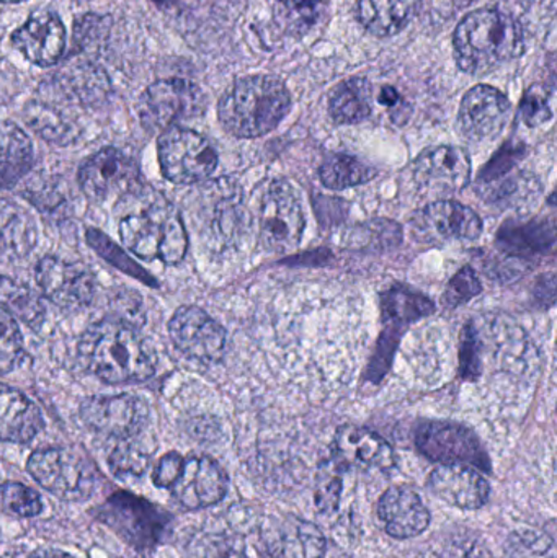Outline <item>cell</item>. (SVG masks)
I'll return each mask as SVG.
<instances>
[{
  "instance_id": "cell-34",
  "label": "cell",
  "mask_w": 557,
  "mask_h": 558,
  "mask_svg": "<svg viewBox=\"0 0 557 558\" xmlns=\"http://www.w3.org/2000/svg\"><path fill=\"white\" fill-rule=\"evenodd\" d=\"M190 558H244V539L238 534L198 533L186 544Z\"/></svg>"
},
{
  "instance_id": "cell-6",
  "label": "cell",
  "mask_w": 557,
  "mask_h": 558,
  "mask_svg": "<svg viewBox=\"0 0 557 558\" xmlns=\"http://www.w3.org/2000/svg\"><path fill=\"white\" fill-rule=\"evenodd\" d=\"M26 469L45 490L64 501L87 500L98 484L97 468L74 449H38Z\"/></svg>"
},
{
  "instance_id": "cell-44",
  "label": "cell",
  "mask_w": 557,
  "mask_h": 558,
  "mask_svg": "<svg viewBox=\"0 0 557 558\" xmlns=\"http://www.w3.org/2000/svg\"><path fill=\"white\" fill-rule=\"evenodd\" d=\"M183 458L179 452H169L160 458L159 464L153 472V482L160 488H170V485L179 477Z\"/></svg>"
},
{
  "instance_id": "cell-18",
  "label": "cell",
  "mask_w": 557,
  "mask_h": 558,
  "mask_svg": "<svg viewBox=\"0 0 557 558\" xmlns=\"http://www.w3.org/2000/svg\"><path fill=\"white\" fill-rule=\"evenodd\" d=\"M510 114V101L491 85H476L463 97L460 107V130L474 143L494 140L502 133Z\"/></svg>"
},
{
  "instance_id": "cell-22",
  "label": "cell",
  "mask_w": 557,
  "mask_h": 558,
  "mask_svg": "<svg viewBox=\"0 0 557 558\" xmlns=\"http://www.w3.org/2000/svg\"><path fill=\"white\" fill-rule=\"evenodd\" d=\"M12 45L32 64L48 68L64 54L65 29L52 13H39L26 20L12 35Z\"/></svg>"
},
{
  "instance_id": "cell-10",
  "label": "cell",
  "mask_w": 557,
  "mask_h": 558,
  "mask_svg": "<svg viewBox=\"0 0 557 558\" xmlns=\"http://www.w3.org/2000/svg\"><path fill=\"white\" fill-rule=\"evenodd\" d=\"M419 451L441 465H470L491 472V459L477 436L458 423L431 422L415 435Z\"/></svg>"
},
{
  "instance_id": "cell-41",
  "label": "cell",
  "mask_w": 557,
  "mask_h": 558,
  "mask_svg": "<svg viewBox=\"0 0 557 558\" xmlns=\"http://www.w3.org/2000/svg\"><path fill=\"white\" fill-rule=\"evenodd\" d=\"M520 114H522V120L525 121L526 126L532 128L552 120L553 113L546 90L540 87L530 88L523 97Z\"/></svg>"
},
{
  "instance_id": "cell-11",
  "label": "cell",
  "mask_w": 557,
  "mask_h": 558,
  "mask_svg": "<svg viewBox=\"0 0 557 558\" xmlns=\"http://www.w3.org/2000/svg\"><path fill=\"white\" fill-rule=\"evenodd\" d=\"M78 185L92 202L136 195L141 190L140 169L121 150L108 147L88 157L78 169Z\"/></svg>"
},
{
  "instance_id": "cell-16",
  "label": "cell",
  "mask_w": 557,
  "mask_h": 558,
  "mask_svg": "<svg viewBox=\"0 0 557 558\" xmlns=\"http://www.w3.org/2000/svg\"><path fill=\"white\" fill-rule=\"evenodd\" d=\"M262 543L270 558H326L323 531L294 514L268 518L262 526Z\"/></svg>"
},
{
  "instance_id": "cell-3",
  "label": "cell",
  "mask_w": 557,
  "mask_h": 558,
  "mask_svg": "<svg viewBox=\"0 0 557 558\" xmlns=\"http://www.w3.org/2000/svg\"><path fill=\"white\" fill-rule=\"evenodd\" d=\"M291 108L287 85L270 75L239 78L222 95L218 117L235 137H261L274 131Z\"/></svg>"
},
{
  "instance_id": "cell-5",
  "label": "cell",
  "mask_w": 557,
  "mask_h": 558,
  "mask_svg": "<svg viewBox=\"0 0 557 558\" xmlns=\"http://www.w3.org/2000/svg\"><path fill=\"white\" fill-rule=\"evenodd\" d=\"M94 517L137 550L159 546L172 527V517L167 511L128 492L111 495Z\"/></svg>"
},
{
  "instance_id": "cell-26",
  "label": "cell",
  "mask_w": 557,
  "mask_h": 558,
  "mask_svg": "<svg viewBox=\"0 0 557 558\" xmlns=\"http://www.w3.org/2000/svg\"><path fill=\"white\" fill-rule=\"evenodd\" d=\"M421 5L422 0H359L356 19L366 32L388 38L402 32Z\"/></svg>"
},
{
  "instance_id": "cell-50",
  "label": "cell",
  "mask_w": 557,
  "mask_h": 558,
  "mask_svg": "<svg viewBox=\"0 0 557 558\" xmlns=\"http://www.w3.org/2000/svg\"><path fill=\"white\" fill-rule=\"evenodd\" d=\"M0 2H3V3H16V2H23V0H0Z\"/></svg>"
},
{
  "instance_id": "cell-38",
  "label": "cell",
  "mask_w": 557,
  "mask_h": 558,
  "mask_svg": "<svg viewBox=\"0 0 557 558\" xmlns=\"http://www.w3.org/2000/svg\"><path fill=\"white\" fill-rule=\"evenodd\" d=\"M0 501L10 513L22 518L38 517L43 510V501L33 488L10 482L0 485Z\"/></svg>"
},
{
  "instance_id": "cell-23",
  "label": "cell",
  "mask_w": 557,
  "mask_h": 558,
  "mask_svg": "<svg viewBox=\"0 0 557 558\" xmlns=\"http://www.w3.org/2000/svg\"><path fill=\"white\" fill-rule=\"evenodd\" d=\"M43 426L45 422L36 403L20 390L0 384V441H32Z\"/></svg>"
},
{
  "instance_id": "cell-46",
  "label": "cell",
  "mask_w": 557,
  "mask_h": 558,
  "mask_svg": "<svg viewBox=\"0 0 557 558\" xmlns=\"http://www.w3.org/2000/svg\"><path fill=\"white\" fill-rule=\"evenodd\" d=\"M379 104L385 105V107H396V105L401 104V95L398 94L396 88L385 87L379 94Z\"/></svg>"
},
{
  "instance_id": "cell-15",
  "label": "cell",
  "mask_w": 557,
  "mask_h": 558,
  "mask_svg": "<svg viewBox=\"0 0 557 558\" xmlns=\"http://www.w3.org/2000/svg\"><path fill=\"white\" fill-rule=\"evenodd\" d=\"M225 469L208 456L183 459L179 477L170 485L172 497L185 510L195 511L218 505L228 494Z\"/></svg>"
},
{
  "instance_id": "cell-37",
  "label": "cell",
  "mask_w": 557,
  "mask_h": 558,
  "mask_svg": "<svg viewBox=\"0 0 557 558\" xmlns=\"http://www.w3.org/2000/svg\"><path fill=\"white\" fill-rule=\"evenodd\" d=\"M23 357V337L12 315L0 308V374L10 373Z\"/></svg>"
},
{
  "instance_id": "cell-47",
  "label": "cell",
  "mask_w": 557,
  "mask_h": 558,
  "mask_svg": "<svg viewBox=\"0 0 557 558\" xmlns=\"http://www.w3.org/2000/svg\"><path fill=\"white\" fill-rule=\"evenodd\" d=\"M29 558H74L69 556L64 550L51 549V547H45V549H38L33 553Z\"/></svg>"
},
{
  "instance_id": "cell-8",
  "label": "cell",
  "mask_w": 557,
  "mask_h": 558,
  "mask_svg": "<svg viewBox=\"0 0 557 558\" xmlns=\"http://www.w3.org/2000/svg\"><path fill=\"white\" fill-rule=\"evenodd\" d=\"M157 153L164 177L177 185L205 182L218 167V154L213 144L186 128L172 126L162 131Z\"/></svg>"
},
{
  "instance_id": "cell-43",
  "label": "cell",
  "mask_w": 557,
  "mask_h": 558,
  "mask_svg": "<svg viewBox=\"0 0 557 558\" xmlns=\"http://www.w3.org/2000/svg\"><path fill=\"white\" fill-rule=\"evenodd\" d=\"M480 338L473 327L464 328L461 340V374L464 379L474 380L480 376Z\"/></svg>"
},
{
  "instance_id": "cell-48",
  "label": "cell",
  "mask_w": 557,
  "mask_h": 558,
  "mask_svg": "<svg viewBox=\"0 0 557 558\" xmlns=\"http://www.w3.org/2000/svg\"><path fill=\"white\" fill-rule=\"evenodd\" d=\"M153 2L160 7H169L172 5V3H175L177 0H153Z\"/></svg>"
},
{
  "instance_id": "cell-14",
  "label": "cell",
  "mask_w": 557,
  "mask_h": 558,
  "mask_svg": "<svg viewBox=\"0 0 557 558\" xmlns=\"http://www.w3.org/2000/svg\"><path fill=\"white\" fill-rule=\"evenodd\" d=\"M35 277L43 295L65 311H78L94 301L95 277L82 265L48 255L36 265Z\"/></svg>"
},
{
  "instance_id": "cell-25",
  "label": "cell",
  "mask_w": 557,
  "mask_h": 558,
  "mask_svg": "<svg viewBox=\"0 0 557 558\" xmlns=\"http://www.w3.org/2000/svg\"><path fill=\"white\" fill-rule=\"evenodd\" d=\"M35 219L15 203L0 202V265L22 260L35 248Z\"/></svg>"
},
{
  "instance_id": "cell-40",
  "label": "cell",
  "mask_w": 557,
  "mask_h": 558,
  "mask_svg": "<svg viewBox=\"0 0 557 558\" xmlns=\"http://www.w3.org/2000/svg\"><path fill=\"white\" fill-rule=\"evenodd\" d=\"M481 282L473 268L464 267L455 275L445 292V302L448 307H458L480 294Z\"/></svg>"
},
{
  "instance_id": "cell-19",
  "label": "cell",
  "mask_w": 557,
  "mask_h": 558,
  "mask_svg": "<svg viewBox=\"0 0 557 558\" xmlns=\"http://www.w3.org/2000/svg\"><path fill=\"white\" fill-rule=\"evenodd\" d=\"M414 175L428 192L451 195L470 183V157L460 147H432L415 160Z\"/></svg>"
},
{
  "instance_id": "cell-45",
  "label": "cell",
  "mask_w": 557,
  "mask_h": 558,
  "mask_svg": "<svg viewBox=\"0 0 557 558\" xmlns=\"http://www.w3.org/2000/svg\"><path fill=\"white\" fill-rule=\"evenodd\" d=\"M519 159V147H504V149L494 157V160H491L489 166L484 169L481 180H484V182H493V180L499 179L504 173L509 172Z\"/></svg>"
},
{
  "instance_id": "cell-30",
  "label": "cell",
  "mask_w": 557,
  "mask_h": 558,
  "mask_svg": "<svg viewBox=\"0 0 557 558\" xmlns=\"http://www.w3.org/2000/svg\"><path fill=\"white\" fill-rule=\"evenodd\" d=\"M0 308L32 328L41 327L46 308L33 289L15 279L0 275Z\"/></svg>"
},
{
  "instance_id": "cell-9",
  "label": "cell",
  "mask_w": 557,
  "mask_h": 558,
  "mask_svg": "<svg viewBox=\"0 0 557 558\" xmlns=\"http://www.w3.org/2000/svg\"><path fill=\"white\" fill-rule=\"evenodd\" d=\"M202 88L185 78L154 82L140 98L141 123L150 131L169 130L180 121L192 120L205 111Z\"/></svg>"
},
{
  "instance_id": "cell-36",
  "label": "cell",
  "mask_w": 557,
  "mask_h": 558,
  "mask_svg": "<svg viewBox=\"0 0 557 558\" xmlns=\"http://www.w3.org/2000/svg\"><path fill=\"white\" fill-rule=\"evenodd\" d=\"M87 241L90 247H94L108 264L113 265L114 268L123 271V274L131 275V277L140 279V281L157 288V282L154 281V278L146 270H143L133 258L128 257L121 248H118L110 239L105 238L101 232L90 229V231H87Z\"/></svg>"
},
{
  "instance_id": "cell-32",
  "label": "cell",
  "mask_w": 557,
  "mask_h": 558,
  "mask_svg": "<svg viewBox=\"0 0 557 558\" xmlns=\"http://www.w3.org/2000/svg\"><path fill=\"white\" fill-rule=\"evenodd\" d=\"M382 308L385 320L398 322L405 327L431 315L434 312V302L405 286H395L383 292Z\"/></svg>"
},
{
  "instance_id": "cell-2",
  "label": "cell",
  "mask_w": 557,
  "mask_h": 558,
  "mask_svg": "<svg viewBox=\"0 0 557 558\" xmlns=\"http://www.w3.org/2000/svg\"><path fill=\"white\" fill-rule=\"evenodd\" d=\"M453 46L458 65L468 74L483 75L522 56L525 36L513 16L481 9L461 20Z\"/></svg>"
},
{
  "instance_id": "cell-33",
  "label": "cell",
  "mask_w": 557,
  "mask_h": 558,
  "mask_svg": "<svg viewBox=\"0 0 557 558\" xmlns=\"http://www.w3.org/2000/svg\"><path fill=\"white\" fill-rule=\"evenodd\" d=\"M320 182L330 190H346L363 185L375 179L376 172L372 167L346 154L330 157L319 170Z\"/></svg>"
},
{
  "instance_id": "cell-31",
  "label": "cell",
  "mask_w": 557,
  "mask_h": 558,
  "mask_svg": "<svg viewBox=\"0 0 557 558\" xmlns=\"http://www.w3.org/2000/svg\"><path fill=\"white\" fill-rule=\"evenodd\" d=\"M26 123L51 144L69 146L75 143L81 136L77 124L69 120L61 111L52 108L51 105L33 104L26 108Z\"/></svg>"
},
{
  "instance_id": "cell-20",
  "label": "cell",
  "mask_w": 557,
  "mask_h": 558,
  "mask_svg": "<svg viewBox=\"0 0 557 558\" xmlns=\"http://www.w3.org/2000/svg\"><path fill=\"white\" fill-rule=\"evenodd\" d=\"M435 497L460 510H480L491 498V485L470 465H440L427 482Z\"/></svg>"
},
{
  "instance_id": "cell-27",
  "label": "cell",
  "mask_w": 557,
  "mask_h": 558,
  "mask_svg": "<svg viewBox=\"0 0 557 558\" xmlns=\"http://www.w3.org/2000/svg\"><path fill=\"white\" fill-rule=\"evenodd\" d=\"M33 163V144L22 128L0 120V189L15 185Z\"/></svg>"
},
{
  "instance_id": "cell-21",
  "label": "cell",
  "mask_w": 557,
  "mask_h": 558,
  "mask_svg": "<svg viewBox=\"0 0 557 558\" xmlns=\"http://www.w3.org/2000/svg\"><path fill=\"white\" fill-rule=\"evenodd\" d=\"M378 518L386 533L395 539H412L431 526V511L417 492L409 487H391L378 501Z\"/></svg>"
},
{
  "instance_id": "cell-42",
  "label": "cell",
  "mask_w": 557,
  "mask_h": 558,
  "mask_svg": "<svg viewBox=\"0 0 557 558\" xmlns=\"http://www.w3.org/2000/svg\"><path fill=\"white\" fill-rule=\"evenodd\" d=\"M283 12V19L290 20L294 26H307L319 16L320 0H277Z\"/></svg>"
},
{
  "instance_id": "cell-29",
  "label": "cell",
  "mask_w": 557,
  "mask_h": 558,
  "mask_svg": "<svg viewBox=\"0 0 557 558\" xmlns=\"http://www.w3.org/2000/svg\"><path fill=\"white\" fill-rule=\"evenodd\" d=\"M497 239L509 254H542L555 245V228L546 221L507 222Z\"/></svg>"
},
{
  "instance_id": "cell-49",
  "label": "cell",
  "mask_w": 557,
  "mask_h": 558,
  "mask_svg": "<svg viewBox=\"0 0 557 558\" xmlns=\"http://www.w3.org/2000/svg\"><path fill=\"white\" fill-rule=\"evenodd\" d=\"M455 2L460 3V5H468V3L474 2V0H455Z\"/></svg>"
},
{
  "instance_id": "cell-28",
  "label": "cell",
  "mask_w": 557,
  "mask_h": 558,
  "mask_svg": "<svg viewBox=\"0 0 557 558\" xmlns=\"http://www.w3.org/2000/svg\"><path fill=\"white\" fill-rule=\"evenodd\" d=\"M373 87L363 77L340 82L329 98L330 118L337 124H356L370 118L373 110Z\"/></svg>"
},
{
  "instance_id": "cell-1",
  "label": "cell",
  "mask_w": 557,
  "mask_h": 558,
  "mask_svg": "<svg viewBox=\"0 0 557 558\" xmlns=\"http://www.w3.org/2000/svg\"><path fill=\"white\" fill-rule=\"evenodd\" d=\"M78 354L85 367L108 384L143 383L156 373L153 343L120 318H105L88 327Z\"/></svg>"
},
{
  "instance_id": "cell-24",
  "label": "cell",
  "mask_w": 557,
  "mask_h": 558,
  "mask_svg": "<svg viewBox=\"0 0 557 558\" xmlns=\"http://www.w3.org/2000/svg\"><path fill=\"white\" fill-rule=\"evenodd\" d=\"M425 231L441 241H474L483 231L481 219L468 206L457 202L432 203L422 211Z\"/></svg>"
},
{
  "instance_id": "cell-4",
  "label": "cell",
  "mask_w": 557,
  "mask_h": 558,
  "mask_svg": "<svg viewBox=\"0 0 557 558\" xmlns=\"http://www.w3.org/2000/svg\"><path fill=\"white\" fill-rule=\"evenodd\" d=\"M118 232L123 244L143 260L177 265L185 258L189 248L179 211L160 195L154 196L144 208L124 216Z\"/></svg>"
},
{
  "instance_id": "cell-12",
  "label": "cell",
  "mask_w": 557,
  "mask_h": 558,
  "mask_svg": "<svg viewBox=\"0 0 557 558\" xmlns=\"http://www.w3.org/2000/svg\"><path fill=\"white\" fill-rule=\"evenodd\" d=\"M147 416L149 410L146 402L130 393L90 397L81 405V418L85 426L110 438H133L146 426Z\"/></svg>"
},
{
  "instance_id": "cell-35",
  "label": "cell",
  "mask_w": 557,
  "mask_h": 558,
  "mask_svg": "<svg viewBox=\"0 0 557 558\" xmlns=\"http://www.w3.org/2000/svg\"><path fill=\"white\" fill-rule=\"evenodd\" d=\"M343 469L334 461L324 462L317 472L316 487H314V501L319 513H334L339 508L342 497Z\"/></svg>"
},
{
  "instance_id": "cell-39",
  "label": "cell",
  "mask_w": 557,
  "mask_h": 558,
  "mask_svg": "<svg viewBox=\"0 0 557 558\" xmlns=\"http://www.w3.org/2000/svg\"><path fill=\"white\" fill-rule=\"evenodd\" d=\"M149 465V456L136 446L124 442L110 456V469L118 477H140Z\"/></svg>"
},
{
  "instance_id": "cell-17",
  "label": "cell",
  "mask_w": 557,
  "mask_h": 558,
  "mask_svg": "<svg viewBox=\"0 0 557 558\" xmlns=\"http://www.w3.org/2000/svg\"><path fill=\"white\" fill-rule=\"evenodd\" d=\"M332 461L343 471L388 472L395 468L396 456L388 441L372 429L347 425L334 438Z\"/></svg>"
},
{
  "instance_id": "cell-13",
  "label": "cell",
  "mask_w": 557,
  "mask_h": 558,
  "mask_svg": "<svg viewBox=\"0 0 557 558\" xmlns=\"http://www.w3.org/2000/svg\"><path fill=\"white\" fill-rule=\"evenodd\" d=\"M169 335L177 350L202 363H216L226 351L225 328L195 305H183L173 314Z\"/></svg>"
},
{
  "instance_id": "cell-7",
  "label": "cell",
  "mask_w": 557,
  "mask_h": 558,
  "mask_svg": "<svg viewBox=\"0 0 557 558\" xmlns=\"http://www.w3.org/2000/svg\"><path fill=\"white\" fill-rule=\"evenodd\" d=\"M306 219L300 196L284 180L271 182L258 206V238L265 251L290 254L303 239Z\"/></svg>"
}]
</instances>
